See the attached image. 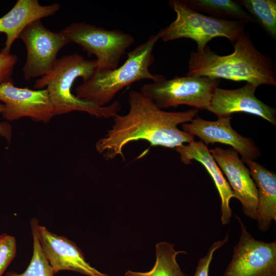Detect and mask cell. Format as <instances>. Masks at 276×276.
Returning <instances> with one entry per match:
<instances>
[{"instance_id":"1","label":"cell","mask_w":276,"mask_h":276,"mask_svg":"<svg viewBox=\"0 0 276 276\" xmlns=\"http://www.w3.org/2000/svg\"><path fill=\"white\" fill-rule=\"evenodd\" d=\"M128 100V112L114 116L112 127L96 143L97 151L105 159L120 156L124 160L123 149L133 141L143 140L152 146L175 148L194 141V135L177 126L190 122L197 115L198 109L166 111L135 90L129 91Z\"/></svg>"},{"instance_id":"2","label":"cell","mask_w":276,"mask_h":276,"mask_svg":"<svg viewBox=\"0 0 276 276\" xmlns=\"http://www.w3.org/2000/svg\"><path fill=\"white\" fill-rule=\"evenodd\" d=\"M233 45L234 51L224 56L215 53L207 46L192 52L187 75L246 81L257 87L276 85L273 62L255 48L245 32Z\"/></svg>"},{"instance_id":"3","label":"cell","mask_w":276,"mask_h":276,"mask_svg":"<svg viewBox=\"0 0 276 276\" xmlns=\"http://www.w3.org/2000/svg\"><path fill=\"white\" fill-rule=\"evenodd\" d=\"M98 68L96 60L85 59L77 53L64 55L57 59L52 70L36 81L34 87L47 90L53 108L54 115L74 111H83L97 118H113L122 105L116 100L110 104L99 107L77 98L72 93L74 81L78 77L88 79Z\"/></svg>"},{"instance_id":"4","label":"cell","mask_w":276,"mask_h":276,"mask_svg":"<svg viewBox=\"0 0 276 276\" xmlns=\"http://www.w3.org/2000/svg\"><path fill=\"white\" fill-rule=\"evenodd\" d=\"M159 39L157 33L128 54L127 59L113 70H98L76 88V96L99 106L110 104L123 88L135 82L148 79L154 81L162 75L152 74L149 67L154 61L153 50Z\"/></svg>"},{"instance_id":"5","label":"cell","mask_w":276,"mask_h":276,"mask_svg":"<svg viewBox=\"0 0 276 276\" xmlns=\"http://www.w3.org/2000/svg\"><path fill=\"white\" fill-rule=\"evenodd\" d=\"M169 4L176 17L157 33L159 39L164 41L189 38L197 43V50L201 51L216 37H225L233 44L244 32L247 22L205 15L191 9L182 0H171Z\"/></svg>"},{"instance_id":"6","label":"cell","mask_w":276,"mask_h":276,"mask_svg":"<svg viewBox=\"0 0 276 276\" xmlns=\"http://www.w3.org/2000/svg\"><path fill=\"white\" fill-rule=\"evenodd\" d=\"M219 83L218 79L206 76L186 75L166 79L162 75L143 85L140 92L162 109L180 105L207 109Z\"/></svg>"},{"instance_id":"7","label":"cell","mask_w":276,"mask_h":276,"mask_svg":"<svg viewBox=\"0 0 276 276\" xmlns=\"http://www.w3.org/2000/svg\"><path fill=\"white\" fill-rule=\"evenodd\" d=\"M69 43L80 45L96 57L98 70H113L135 41L130 34L118 29L107 30L85 22H74L60 31Z\"/></svg>"},{"instance_id":"8","label":"cell","mask_w":276,"mask_h":276,"mask_svg":"<svg viewBox=\"0 0 276 276\" xmlns=\"http://www.w3.org/2000/svg\"><path fill=\"white\" fill-rule=\"evenodd\" d=\"M18 38L24 42L27 50L26 60L22 68L26 80L41 77L49 73L57 59L58 53L69 43L62 33L48 29L41 19L29 24Z\"/></svg>"},{"instance_id":"9","label":"cell","mask_w":276,"mask_h":276,"mask_svg":"<svg viewBox=\"0 0 276 276\" xmlns=\"http://www.w3.org/2000/svg\"><path fill=\"white\" fill-rule=\"evenodd\" d=\"M241 235L232 260L222 276H276V241L255 239L242 220Z\"/></svg>"},{"instance_id":"10","label":"cell","mask_w":276,"mask_h":276,"mask_svg":"<svg viewBox=\"0 0 276 276\" xmlns=\"http://www.w3.org/2000/svg\"><path fill=\"white\" fill-rule=\"evenodd\" d=\"M0 100L5 105L3 117L9 121L29 117L47 123L54 116L45 88L32 90L16 87L12 79L0 84Z\"/></svg>"},{"instance_id":"11","label":"cell","mask_w":276,"mask_h":276,"mask_svg":"<svg viewBox=\"0 0 276 276\" xmlns=\"http://www.w3.org/2000/svg\"><path fill=\"white\" fill-rule=\"evenodd\" d=\"M37 234L42 250L55 274L61 270H70L87 276H109L91 266L73 241L50 232L39 223Z\"/></svg>"},{"instance_id":"12","label":"cell","mask_w":276,"mask_h":276,"mask_svg":"<svg viewBox=\"0 0 276 276\" xmlns=\"http://www.w3.org/2000/svg\"><path fill=\"white\" fill-rule=\"evenodd\" d=\"M211 153L219 168L226 176L235 198L241 202L244 214L256 220L258 194L256 185L249 170L232 148L215 147Z\"/></svg>"},{"instance_id":"13","label":"cell","mask_w":276,"mask_h":276,"mask_svg":"<svg viewBox=\"0 0 276 276\" xmlns=\"http://www.w3.org/2000/svg\"><path fill=\"white\" fill-rule=\"evenodd\" d=\"M232 118L228 116L211 121L197 117L181 127L183 131L198 136L206 145L219 143L231 146L241 155L243 162L258 158L259 148L250 138L241 135L232 127Z\"/></svg>"},{"instance_id":"14","label":"cell","mask_w":276,"mask_h":276,"mask_svg":"<svg viewBox=\"0 0 276 276\" xmlns=\"http://www.w3.org/2000/svg\"><path fill=\"white\" fill-rule=\"evenodd\" d=\"M257 86L247 83L235 89L216 88L207 110L218 118L230 116L233 113L244 112L261 117L276 125L275 109L264 103L255 96Z\"/></svg>"},{"instance_id":"15","label":"cell","mask_w":276,"mask_h":276,"mask_svg":"<svg viewBox=\"0 0 276 276\" xmlns=\"http://www.w3.org/2000/svg\"><path fill=\"white\" fill-rule=\"evenodd\" d=\"M181 161L186 165L192 164L193 160L200 163L211 176L221 199V220L222 224L230 222L232 211L230 200L235 198V194L223 176L221 170L210 152L208 146L202 141L195 140L175 148Z\"/></svg>"},{"instance_id":"16","label":"cell","mask_w":276,"mask_h":276,"mask_svg":"<svg viewBox=\"0 0 276 276\" xmlns=\"http://www.w3.org/2000/svg\"><path fill=\"white\" fill-rule=\"evenodd\" d=\"M60 9L59 3L41 5L38 0H18L13 8L0 17V33L6 35L2 52L9 54L14 41L32 21L55 14Z\"/></svg>"},{"instance_id":"17","label":"cell","mask_w":276,"mask_h":276,"mask_svg":"<svg viewBox=\"0 0 276 276\" xmlns=\"http://www.w3.org/2000/svg\"><path fill=\"white\" fill-rule=\"evenodd\" d=\"M251 176L257 189V226L266 232L276 220V174L255 160H247Z\"/></svg>"},{"instance_id":"18","label":"cell","mask_w":276,"mask_h":276,"mask_svg":"<svg viewBox=\"0 0 276 276\" xmlns=\"http://www.w3.org/2000/svg\"><path fill=\"white\" fill-rule=\"evenodd\" d=\"M190 8L205 12L212 17L222 19L256 22L254 18L237 1L232 0H182Z\"/></svg>"},{"instance_id":"19","label":"cell","mask_w":276,"mask_h":276,"mask_svg":"<svg viewBox=\"0 0 276 276\" xmlns=\"http://www.w3.org/2000/svg\"><path fill=\"white\" fill-rule=\"evenodd\" d=\"M156 261L153 268L147 272L127 270L124 276H188L183 272L177 261L176 256L184 251H176L173 244L160 242L155 246Z\"/></svg>"},{"instance_id":"20","label":"cell","mask_w":276,"mask_h":276,"mask_svg":"<svg viewBox=\"0 0 276 276\" xmlns=\"http://www.w3.org/2000/svg\"><path fill=\"white\" fill-rule=\"evenodd\" d=\"M237 2L273 39H276L275 0H239Z\"/></svg>"},{"instance_id":"21","label":"cell","mask_w":276,"mask_h":276,"mask_svg":"<svg viewBox=\"0 0 276 276\" xmlns=\"http://www.w3.org/2000/svg\"><path fill=\"white\" fill-rule=\"evenodd\" d=\"M38 220L33 218L30 222L33 239V255L26 270L20 273L8 271L5 276H53L55 274L51 266L44 255L37 234Z\"/></svg>"},{"instance_id":"22","label":"cell","mask_w":276,"mask_h":276,"mask_svg":"<svg viewBox=\"0 0 276 276\" xmlns=\"http://www.w3.org/2000/svg\"><path fill=\"white\" fill-rule=\"evenodd\" d=\"M16 253L15 237L6 233L0 235V276L14 259Z\"/></svg>"},{"instance_id":"23","label":"cell","mask_w":276,"mask_h":276,"mask_svg":"<svg viewBox=\"0 0 276 276\" xmlns=\"http://www.w3.org/2000/svg\"><path fill=\"white\" fill-rule=\"evenodd\" d=\"M228 238L227 235L223 240L215 242L210 246L206 255L199 259L193 276H209V268L214 252L223 246L228 241Z\"/></svg>"},{"instance_id":"24","label":"cell","mask_w":276,"mask_h":276,"mask_svg":"<svg viewBox=\"0 0 276 276\" xmlns=\"http://www.w3.org/2000/svg\"><path fill=\"white\" fill-rule=\"evenodd\" d=\"M17 61L15 55L0 52V84L12 80L11 76Z\"/></svg>"},{"instance_id":"25","label":"cell","mask_w":276,"mask_h":276,"mask_svg":"<svg viewBox=\"0 0 276 276\" xmlns=\"http://www.w3.org/2000/svg\"><path fill=\"white\" fill-rule=\"evenodd\" d=\"M5 110L4 104H0V113H3ZM0 135L5 137L10 142L12 135V128L7 122H0Z\"/></svg>"}]
</instances>
